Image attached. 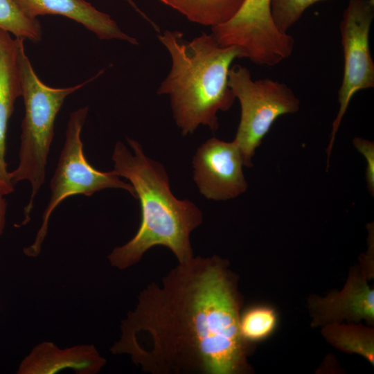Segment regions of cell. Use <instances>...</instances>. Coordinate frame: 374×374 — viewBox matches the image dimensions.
I'll return each instance as SVG.
<instances>
[{
    "mask_svg": "<svg viewBox=\"0 0 374 374\" xmlns=\"http://www.w3.org/2000/svg\"><path fill=\"white\" fill-rule=\"evenodd\" d=\"M158 38L172 65L157 93L169 96L181 133L192 134L201 125L216 132L217 112L229 110L235 99L228 73L233 60L242 58L240 49L220 45L211 33L188 40L180 31L166 30Z\"/></svg>",
    "mask_w": 374,
    "mask_h": 374,
    "instance_id": "3957f363",
    "label": "cell"
},
{
    "mask_svg": "<svg viewBox=\"0 0 374 374\" xmlns=\"http://www.w3.org/2000/svg\"><path fill=\"white\" fill-rule=\"evenodd\" d=\"M211 33L223 46H233L242 58L265 66H275L292 53L294 39L280 32L271 13V0H244L229 21L211 27Z\"/></svg>",
    "mask_w": 374,
    "mask_h": 374,
    "instance_id": "52a82bcc",
    "label": "cell"
},
{
    "mask_svg": "<svg viewBox=\"0 0 374 374\" xmlns=\"http://www.w3.org/2000/svg\"><path fill=\"white\" fill-rule=\"evenodd\" d=\"M21 39L0 29V192L5 195L14 191L5 155L8 122L21 95L17 61Z\"/></svg>",
    "mask_w": 374,
    "mask_h": 374,
    "instance_id": "7c38bea8",
    "label": "cell"
},
{
    "mask_svg": "<svg viewBox=\"0 0 374 374\" xmlns=\"http://www.w3.org/2000/svg\"><path fill=\"white\" fill-rule=\"evenodd\" d=\"M228 85L241 107L234 141L241 151L244 166L252 167L256 149L280 116L297 112L300 100L287 84L270 78L253 80L245 66L229 69Z\"/></svg>",
    "mask_w": 374,
    "mask_h": 374,
    "instance_id": "8992f818",
    "label": "cell"
},
{
    "mask_svg": "<svg viewBox=\"0 0 374 374\" xmlns=\"http://www.w3.org/2000/svg\"><path fill=\"white\" fill-rule=\"evenodd\" d=\"M241 300L227 262L217 256L179 263L140 292L110 348L152 374L248 371L239 331Z\"/></svg>",
    "mask_w": 374,
    "mask_h": 374,
    "instance_id": "6da1fadb",
    "label": "cell"
},
{
    "mask_svg": "<svg viewBox=\"0 0 374 374\" xmlns=\"http://www.w3.org/2000/svg\"><path fill=\"white\" fill-rule=\"evenodd\" d=\"M312 323L316 326L346 319L358 321L374 319V292L366 277L354 273L341 291L324 298L314 297L310 301Z\"/></svg>",
    "mask_w": 374,
    "mask_h": 374,
    "instance_id": "30bf717a",
    "label": "cell"
},
{
    "mask_svg": "<svg viewBox=\"0 0 374 374\" xmlns=\"http://www.w3.org/2000/svg\"><path fill=\"white\" fill-rule=\"evenodd\" d=\"M24 39L19 44L17 61L24 105L19 151V163L9 172L12 184L26 180L31 186L30 199L24 208L25 218L30 220L35 197L45 179L46 166L54 135L55 118L66 97L81 89L102 73L73 87L54 88L45 84L35 73L25 52Z\"/></svg>",
    "mask_w": 374,
    "mask_h": 374,
    "instance_id": "277c9868",
    "label": "cell"
},
{
    "mask_svg": "<svg viewBox=\"0 0 374 374\" xmlns=\"http://www.w3.org/2000/svg\"><path fill=\"white\" fill-rule=\"evenodd\" d=\"M132 153L121 141L114 148V170L127 179L140 202L141 220L134 236L108 256L113 267L126 269L139 262L155 246L169 249L179 263L193 258L190 233L203 222L200 209L172 194L168 173L159 162L145 155L141 145L127 138Z\"/></svg>",
    "mask_w": 374,
    "mask_h": 374,
    "instance_id": "7a4b0ae2",
    "label": "cell"
},
{
    "mask_svg": "<svg viewBox=\"0 0 374 374\" xmlns=\"http://www.w3.org/2000/svg\"><path fill=\"white\" fill-rule=\"evenodd\" d=\"M187 19L205 26H215L232 18L244 0H159Z\"/></svg>",
    "mask_w": 374,
    "mask_h": 374,
    "instance_id": "5bb4252c",
    "label": "cell"
},
{
    "mask_svg": "<svg viewBox=\"0 0 374 374\" xmlns=\"http://www.w3.org/2000/svg\"><path fill=\"white\" fill-rule=\"evenodd\" d=\"M93 345H79L60 349L53 343L43 342L21 363L17 373L53 374L71 368L80 374L97 373L105 364Z\"/></svg>",
    "mask_w": 374,
    "mask_h": 374,
    "instance_id": "4fadbf2b",
    "label": "cell"
},
{
    "mask_svg": "<svg viewBox=\"0 0 374 374\" xmlns=\"http://www.w3.org/2000/svg\"><path fill=\"white\" fill-rule=\"evenodd\" d=\"M28 17L61 15L82 25L100 39H120L138 45V41L125 33L111 17L85 0H15Z\"/></svg>",
    "mask_w": 374,
    "mask_h": 374,
    "instance_id": "8fae6325",
    "label": "cell"
},
{
    "mask_svg": "<svg viewBox=\"0 0 374 374\" xmlns=\"http://www.w3.org/2000/svg\"><path fill=\"white\" fill-rule=\"evenodd\" d=\"M374 17V0H348L340 23L344 54V73L338 91L339 111L332 123L326 149L327 165L348 107L353 96L374 87V62L369 47V33Z\"/></svg>",
    "mask_w": 374,
    "mask_h": 374,
    "instance_id": "ba28073f",
    "label": "cell"
},
{
    "mask_svg": "<svg viewBox=\"0 0 374 374\" xmlns=\"http://www.w3.org/2000/svg\"><path fill=\"white\" fill-rule=\"evenodd\" d=\"M5 196V195L0 192V236L3 231L6 224L7 202Z\"/></svg>",
    "mask_w": 374,
    "mask_h": 374,
    "instance_id": "ffe728a7",
    "label": "cell"
},
{
    "mask_svg": "<svg viewBox=\"0 0 374 374\" xmlns=\"http://www.w3.org/2000/svg\"><path fill=\"white\" fill-rule=\"evenodd\" d=\"M321 1L326 0H271L273 21L280 32L287 33L308 7Z\"/></svg>",
    "mask_w": 374,
    "mask_h": 374,
    "instance_id": "ac0fdd59",
    "label": "cell"
},
{
    "mask_svg": "<svg viewBox=\"0 0 374 374\" xmlns=\"http://www.w3.org/2000/svg\"><path fill=\"white\" fill-rule=\"evenodd\" d=\"M276 323L275 311L264 305L247 308L239 316L240 334L247 344L259 341L269 336Z\"/></svg>",
    "mask_w": 374,
    "mask_h": 374,
    "instance_id": "e0dca14e",
    "label": "cell"
},
{
    "mask_svg": "<svg viewBox=\"0 0 374 374\" xmlns=\"http://www.w3.org/2000/svg\"><path fill=\"white\" fill-rule=\"evenodd\" d=\"M353 144L356 150L361 153L366 161L365 178L366 186L370 194L374 195V143L362 137H355Z\"/></svg>",
    "mask_w": 374,
    "mask_h": 374,
    "instance_id": "d6986e66",
    "label": "cell"
},
{
    "mask_svg": "<svg viewBox=\"0 0 374 374\" xmlns=\"http://www.w3.org/2000/svg\"><path fill=\"white\" fill-rule=\"evenodd\" d=\"M322 334L337 349L364 357L374 364V337L372 329L354 324L332 322L325 324Z\"/></svg>",
    "mask_w": 374,
    "mask_h": 374,
    "instance_id": "9a60e30c",
    "label": "cell"
},
{
    "mask_svg": "<svg viewBox=\"0 0 374 374\" xmlns=\"http://www.w3.org/2000/svg\"><path fill=\"white\" fill-rule=\"evenodd\" d=\"M0 29L35 43L42 35L40 22L26 15L15 0H0Z\"/></svg>",
    "mask_w": 374,
    "mask_h": 374,
    "instance_id": "2e32d148",
    "label": "cell"
},
{
    "mask_svg": "<svg viewBox=\"0 0 374 374\" xmlns=\"http://www.w3.org/2000/svg\"><path fill=\"white\" fill-rule=\"evenodd\" d=\"M126 1L132 8L133 9L137 12L147 22H148L152 27L157 31L158 33H160V28L159 27L152 21L151 20L148 16H147L134 3L133 0H125Z\"/></svg>",
    "mask_w": 374,
    "mask_h": 374,
    "instance_id": "44dd1931",
    "label": "cell"
},
{
    "mask_svg": "<svg viewBox=\"0 0 374 374\" xmlns=\"http://www.w3.org/2000/svg\"><path fill=\"white\" fill-rule=\"evenodd\" d=\"M88 111V107H83L69 115L65 141L50 183V199L43 213L42 225L34 242L24 249L27 256H36L39 253L47 233L49 218L55 208L67 197L76 195L90 196L106 188H119L127 190L136 198L130 183L122 181L114 170L103 172L94 168L85 158L81 132Z\"/></svg>",
    "mask_w": 374,
    "mask_h": 374,
    "instance_id": "5b68a950",
    "label": "cell"
},
{
    "mask_svg": "<svg viewBox=\"0 0 374 374\" xmlns=\"http://www.w3.org/2000/svg\"><path fill=\"white\" fill-rule=\"evenodd\" d=\"M193 180L208 199L224 201L244 193L247 183L244 161L237 143L213 137L202 143L192 160Z\"/></svg>",
    "mask_w": 374,
    "mask_h": 374,
    "instance_id": "9c48e42d",
    "label": "cell"
}]
</instances>
